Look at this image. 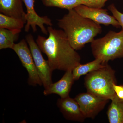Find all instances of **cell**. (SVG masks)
Listing matches in <instances>:
<instances>
[{"mask_svg": "<svg viewBox=\"0 0 123 123\" xmlns=\"http://www.w3.org/2000/svg\"><path fill=\"white\" fill-rule=\"evenodd\" d=\"M58 26L64 31L70 45L75 50H81L102 32V27L90 19L80 15L74 9L57 20Z\"/></svg>", "mask_w": 123, "mask_h": 123, "instance_id": "7a4b0ae2", "label": "cell"}, {"mask_svg": "<svg viewBox=\"0 0 123 123\" xmlns=\"http://www.w3.org/2000/svg\"><path fill=\"white\" fill-rule=\"evenodd\" d=\"M108 119L110 123H123V100L116 95L108 108Z\"/></svg>", "mask_w": 123, "mask_h": 123, "instance_id": "5bb4252c", "label": "cell"}, {"mask_svg": "<svg viewBox=\"0 0 123 123\" xmlns=\"http://www.w3.org/2000/svg\"><path fill=\"white\" fill-rule=\"evenodd\" d=\"M26 8V24L25 26V31L28 32L30 27L33 29V31H37L36 26L40 27L42 33L47 35L48 31L44 26V24L49 26H52L51 20L47 16L41 17L37 14L35 9V0H22Z\"/></svg>", "mask_w": 123, "mask_h": 123, "instance_id": "9c48e42d", "label": "cell"}, {"mask_svg": "<svg viewBox=\"0 0 123 123\" xmlns=\"http://www.w3.org/2000/svg\"><path fill=\"white\" fill-rule=\"evenodd\" d=\"M108 9L112 13V15L118 22L123 31V13L117 9L114 4L108 6Z\"/></svg>", "mask_w": 123, "mask_h": 123, "instance_id": "ac0fdd59", "label": "cell"}, {"mask_svg": "<svg viewBox=\"0 0 123 123\" xmlns=\"http://www.w3.org/2000/svg\"><path fill=\"white\" fill-rule=\"evenodd\" d=\"M74 9L80 15L98 24L105 26L112 25L117 29L121 27L118 22L113 15L109 14L106 9L91 8L83 4L79 5Z\"/></svg>", "mask_w": 123, "mask_h": 123, "instance_id": "ba28073f", "label": "cell"}, {"mask_svg": "<svg viewBox=\"0 0 123 123\" xmlns=\"http://www.w3.org/2000/svg\"><path fill=\"white\" fill-rule=\"evenodd\" d=\"M22 30L0 28V50L12 49Z\"/></svg>", "mask_w": 123, "mask_h": 123, "instance_id": "9a60e30c", "label": "cell"}, {"mask_svg": "<svg viewBox=\"0 0 123 123\" xmlns=\"http://www.w3.org/2000/svg\"><path fill=\"white\" fill-rule=\"evenodd\" d=\"M113 89L117 96L123 100V85H117L116 84H114Z\"/></svg>", "mask_w": 123, "mask_h": 123, "instance_id": "ffe728a7", "label": "cell"}, {"mask_svg": "<svg viewBox=\"0 0 123 123\" xmlns=\"http://www.w3.org/2000/svg\"><path fill=\"white\" fill-rule=\"evenodd\" d=\"M12 49L18 55L23 66L28 72V83L29 85L36 86L37 85H43L26 39H23L18 43H15Z\"/></svg>", "mask_w": 123, "mask_h": 123, "instance_id": "5b68a950", "label": "cell"}, {"mask_svg": "<svg viewBox=\"0 0 123 123\" xmlns=\"http://www.w3.org/2000/svg\"><path fill=\"white\" fill-rule=\"evenodd\" d=\"M74 98L86 118L92 119L104 109L109 101L88 92L79 94Z\"/></svg>", "mask_w": 123, "mask_h": 123, "instance_id": "52a82bcc", "label": "cell"}, {"mask_svg": "<svg viewBox=\"0 0 123 123\" xmlns=\"http://www.w3.org/2000/svg\"><path fill=\"white\" fill-rule=\"evenodd\" d=\"M91 47L94 58L104 63L123 58V31H110L103 37L94 40Z\"/></svg>", "mask_w": 123, "mask_h": 123, "instance_id": "277c9868", "label": "cell"}, {"mask_svg": "<svg viewBox=\"0 0 123 123\" xmlns=\"http://www.w3.org/2000/svg\"><path fill=\"white\" fill-rule=\"evenodd\" d=\"M48 37L38 36L36 43L42 52L48 58L52 70H72L80 63L81 57L70 45L66 35L62 30L47 28Z\"/></svg>", "mask_w": 123, "mask_h": 123, "instance_id": "6da1fadb", "label": "cell"}, {"mask_svg": "<svg viewBox=\"0 0 123 123\" xmlns=\"http://www.w3.org/2000/svg\"><path fill=\"white\" fill-rule=\"evenodd\" d=\"M115 74V70L108 63L86 74L84 85L87 92L111 101L116 95L113 89V84H116Z\"/></svg>", "mask_w": 123, "mask_h": 123, "instance_id": "3957f363", "label": "cell"}, {"mask_svg": "<svg viewBox=\"0 0 123 123\" xmlns=\"http://www.w3.org/2000/svg\"><path fill=\"white\" fill-rule=\"evenodd\" d=\"M109 0H82L84 5L91 8H101L105 6Z\"/></svg>", "mask_w": 123, "mask_h": 123, "instance_id": "d6986e66", "label": "cell"}, {"mask_svg": "<svg viewBox=\"0 0 123 123\" xmlns=\"http://www.w3.org/2000/svg\"><path fill=\"white\" fill-rule=\"evenodd\" d=\"M72 71H65L63 76L59 80L52 83L45 88L43 94L47 96L54 94L59 95L61 98L69 96L71 88L75 81L73 78Z\"/></svg>", "mask_w": 123, "mask_h": 123, "instance_id": "8fae6325", "label": "cell"}, {"mask_svg": "<svg viewBox=\"0 0 123 123\" xmlns=\"http://www.w3.org/2000/svg\"><path fill=\"white\" fill-rule=\"evenodd\" d=\"M26 40L33 56L36 67L42 84L44 88L52 83V76L53 72L47 60L43 58L42 51L35 41L33 36L29 34L26 36Z\"/></svg>", "mask_w": 123, "mask_h": 123, "instance_id": "8992f818", "label": "cell"}, {"mask_svg": "<svg viewBox=\"0 0 123 123\" xmlns=\"http://www.w3.org/2000/svg\"><path fill=\"white\" fill-rule=\"evenodd\" d=\"M42 1L46 7H57L68 10L79 5H84L82 0H42Z\"/></svg>", "mask_w": 123, "mask_h": 123, "instance_id": "2e32d148", "label": "cell"}, {"mask_svg": "<svg viewBox=\"0 0 123 123\" xmlns=\"http://www.w3.org/2000/svg\"><path fill=\"white\" fill-rule=\"evenodd\" d=\"M57 105L68 120L83 123L86 118L82 114L77 102L69 96L57 100Z\"/></svg>", "mask_w": 123, "mask_h": 123, "instance_id": "30bf717a", "label": "cell"}, {"mask_svg": "<svg viewBox=\"0 0 123 123\" xmlns=\"http://www.w3.org/2000/svg\"><path fill=\"white\" fill-rule=\"evenodd\" d=\"M22 0H0V12L7 16L19 18L26 23Z\"/></svg>", "mask_w": 123, "mask_h": 123, "instance_id": "7c38bea8", "label": "cell"}, {"mask_svg": "<svg viewBox=\"0 0 123 123\" xmlns=\"http://www.w3.org/2000/svg\"><path fill=\"white\" fill-rule=\"evenodd\" d=\"M25 23L24 21L19 18L0 13V28L22 30Z\"/></svg>", "mask_w": 123, "mask_h": 123, "instance_id": "e0dca14e", "label": "cell"}, {"mask_svg": "<svg viewBox=\"0 0 123 123\" xmlns=\"http://www.w3.org/2000/svg\"><path fill=\"white\" fill-rule=\"evenodd\" d=\"M108 63H104L99 59H95L94 60L84 64L80 63L72 71L73 79L75 81L77 80L82 76L102 68Z\"/></svg>", "mask_w": 123, "mask_h": 123, "instance_id": "4fadbf2b", "label": "cell"}]
</instances>
